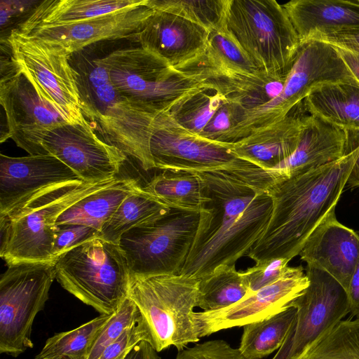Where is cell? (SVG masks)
Segmentation results:
<instances>
[{
    "instance_id": "cell-1",
    "label": "cell",
    "mask_w": 359,
    "mask_h": 359,
    "mask_svg": "<svg viewBox=\"0 0 359 359\" xmlns=\"http://www.w3.org/2000/svg\"><path fill=\"white\" fill-rule=\"evenodd\" d=\"M209 200L180 274L201 279L219 266H234L265 229L272 212L267 191L222 170L198 172Z\"/></svg>"
},
{
    "instance_id": "cell-2",
    "label": "cell",
    "mask_w": 359,
    "mask_h": 359,
    "mask_svg": "<svg viewBox=\"0 0 359 359\" xmlns=\"http://www.w3.org/2000/svg\"><path fill=\"white\" fill-rule=\"evenodd\" d=\"M359 156V145L341 158L273 184L269 221L247 256L256 263L299 255L307 239L332 212Z\"/></svg>"
},
{
    "instance_id": "cell-3",
    "label": "cell",
    "mask_w": 359,
    "mask_h": 359,
    "mask_svg": "<svg viewBox=\"0 0 359 359\" xmlns=\"http://www.w3.org/2000/svg\"><path fill=\"white\" fill-rule=\"evenodd\" d=\"M95 50L93 44L69 55L83 115L106 142L135 159L145 171L154 169L149 146L156 117L118 91Z\"/></svg>"
},
{
    "instance_id": "cell-4",
    "label": "cell",
    "mask_w": 359,
    "mask_h": 359,
    "mask_svg": "<svg viewBox=\"0 0 359 359\" xmlns=\"http://www.w3.org/2000/svg\"><path fill=\"white\" fill-rule=\"evenodd\" d=\"M61 286L100 314H114L128 297L131 273L118 243L88 240L54 260Z\"/></svg>"
},
{
    "instance_id": "cell-5",
    "label": "cell",
    "mask_w": 359,
    "mask_h": 359,
    "mask_svg": "<svg viewBox=\"0 0 359 359\" xmlns=\"http://www.w3.org/2000/svg\"><path fill=\"white\" fill-rule=\"evenodd\" d=\"M102 60L118 91L154 117L170 111L183 99L209 89L198 76L175 69L141 46L113 50Z\"/></svg>"
},
{
    "instance_id": "cell-6",
    "label": "cell",
    "mask_w": 359,
    "mask_h": 359,
    "mask_svg": "<svg viewBox=\"0 0 359 359\" xmlns=\"http://www.w3.org/2000/svg\"><path fill=\"white\" fill-rule=\"evenodd\" d=\"M199 279L185 275H131L128 297L149 329L150 344L158 353L177 351L200 340L194 321Z\"/></svg>"
},
{
    "instance_id": "cell-7",
    "label": "cell",
    "mask_w": 359,
    "mask_h": 359,
    "mask_svg": "<svg viewBox=\"0 0 359 359\" xmlns=\"http://www.w3.org/2000/svg\"><path fill=\"white\" fill-rule=\"evenodd\" d=\"M226 27L259 71L286 78L300 40L283 5L275 0H229Z\"/></svg>"
},
{
    "instance_id": "cell-8",
    "label": "cell",
    "mask_w": 359,
    "mask_h": 359,
    "mask_svg": "<svg viewBox=\"0 0 359 359\" xmlns=\"http://www.w3.org/2000/svg\"><path fill=\"white\" fill-rule=\"evenodd\" d=\"M339 82L358 86L334 47L313 39L300 41L280 93L268 102L248 110L243 121L229 135L227 142H236L282 119L313 88Z\"/></svg>"
},
{
    "instance_id": "cell-9",
    "label": "cell",
    "mask_w": 359,
    "mask_h": 359,
    "mask_svg": "<svg viewBox=\"0 0 359 359\" xmlns=\"http://www.w3.org/2000/svg\"><path fill=\"white\" fill-rule=\"evenodd\" d=\"M116 179L67 184L37 198L11 217L1 219V258L8 265L22 262L53 261L56 223L60 215Z\"/></svg>"
},
{
    "instance_id": "cell-10",
    "label": "cell",
    "mask_w": 359,
    "mask_h": 359,
    "mask_svg": "<svg viewBox=\"0 0 359 359\" xmlns=\"http://www.w3.org/2000/svg\"><path fill=\"white\" fill-rule=\"evenodd\" d=\"M55 278L54 261L8 265L0 279L1 353L16 358L33 347V323Z\"/></svg>"
},
{
    "instance_id": "cell-11",
    "label": "cell",
    "mask_w": 359,
    "mask_h": 359,
    "mask_svg": "<svg viewBox=\"0 0 359 359\" xmlns=\"http://www.w3.org/2000/svg\"><path fill=\"white\" fill-rule=\"evenodd\" d=\"M199 222V212L171 208L153 224L126 232L118 245L131 275H179L186 263Z\"/></svg>"
},
{
    "instance_id": "cell-12",
    "label": "cell",
    "mask_w": 359,
    "mask_h": 359,
    "mask_svg": "<svg viewBox=\"0 0 359 359\" xmlns=\"http://www.w3.org/2000/svg\"><path fill=\"white\" fill-rule=\"evenodd\" d=\"M11 56L39 95L71 123L88 121L69 53L57 44L13 29L6 39Z\"/></svg>"
},
{
    "instance_id": "cell-13",
    "label": "cell",
    "mask_w": 359,
    "mask_h": 359,
    "mask_svg": "<svg viewBox=\"0 0 359 359\" xmlns=\"http://www.w3.org/2000/svg\"><path fill=\"white\" fill-rule=\"evenodd\" d=\"M0 103L6 116V139L29 155L41 154L48 132L71 123L39 95L11 56L1 60Z\"/></svg>"
},
{
    "instance_id": "cell-14",
    "label": "cell",
    "mask_w": 359,
    "mask_h": 359,
    "mask_svg": "<svg viewBox=\"0 0 359 359\" xmlns=\"http://www.w3.org/2000/svg\"><path fill=\"white\" fill-rule=\"evenodd\" d=\"M152 129L149 147L154 168L233 173L248 162L233 154L230 142L212 141L189 132L169 111L155 118Z\"/></svg>"
},
{
    "instance_id": "cell-15",
    "label": "cell",
    "mask_w": 359,
    "mask_h": 359,
    "mask_svg": "<svg viewBox=\"0 0 359 359\" xmlns=\"http://www.w3.org/2000/svg\"><path fill=\"white\" fill-rule=\"evenodd\" d=\"M309 284L289 305L297 309L294 323L273 359H295L321 333L348 314L346 290L327 273L306 266Z\"/></svg>"
},
{
    "instance_id": "cell-16",
    "label": "cell",
    "mask_w": 359,
    "mask_h": 359,
    "mask_svg": "<svg viewBox=\"0 0 359 359\" xmlns=\"http://www.w3.org/2000/svg\"><path fill=\"white\" fill-rule=\"evenodd\" d=\"M83 181L51 154L0 155V220L11 217L37 198Z\"/></svg>"
},
{
    "instance_id": "cell-17",
    "label": "cell",
    "mask_w": 359,
    "mask_h": 359,
    "mask_svg": "<svg viewBox=\"0 0 359 359\" xmlns=\"http://www.w3.org/2000/svg\"><path fill=\"white\" fill-rule=\"evenodd\" d=\"M41 154L53 155L90 183L116 179L127 159L120 149L100 138L88 121L67 123L48 132Z\"/></svg>"
},
{
    "instance_id": "cell-18",
    "label": "cell",
    "mask_w": 359,
    "mask_h": 359,
    "mask_svg": "<svg viewBox=\"0 0 359 359\" xmlns=\"http://www.w3.org/2000/svg\"><path fill=\"white\" fill-rule=\"evenodd\" d=\"M309 284L302 266L290 271L274 283L264 287L238 302L217 311L194 312L198 337L220 330L264 320L289 307Z\"/></svg>"
},
{
    "instance_id": "cell-19",
    "label": "cell",
    "mask_w": 359,
    "mask_h": 359,
    "mask_svg": "<svg viewBox=\"0 0 359 359\" xmlns=\"http://www.w3.org/2000/svg\"><path fill=\"white\" fill-rule=\"evenodd\" d=\"M154 10L145 4L76 23L43 25L18 30L21 33L57 44L69 53L107 40H134Z\"/></svg>"
},
{
    "instance_id": "cell-20",
    "label": "cell",
    "mask_w": 359,
    "mask_h": 359,
    "mask_svg": "<svg viewBox=\"0 0 359 359\" xmlns=\"http://www.w3.org/2000/svg\"><path fill=\"white\" fill-rule=\"evenodd\" d=\"M210 31L175 14L154 10L135 41L180 70L205 52Z\"/></svg>"
},
{
    "instance_id": "cell-21",
    "label": "cell",
    "mask_w": 359,
    "mask_h": 359,
    "mask_svg": "<svg viewBox=\"0 0 359 359\" xmlns=\"http://www.w3.org/2000/svg\"><path fill=\"white\" fill-rule=\"evenodd\" d=\"M299 255L346 292L359 257V233L341 224L334 211L312 232Z\"/></svg>"
},
{
    "instance_id": "cell-22",
    "label": "cell",
    "mask_w": 359,
    "mask_h": 359,
    "mask_svg": "<svg viewBox=\"0 0 359 359\" xmlns=\"http://www.w3.org/2000/svg\"><path fill=\"white\" fill-rule=\"evenodd\" d=\"M350 151L348 132L308 114L295 151L266 171L274 184L337 161Z\"/></svg>"
},
{
    "instance_id": "cell-23",
    "label": "cell",
    "mask_w": 359,
    "mask_h": 359,
    "mask_svg": "<svg viewBox=\"0 0 359 359\" xmlns=\"http://www.w3.org/2000/svg\"><path fill=\"white\" fill-rule=\"evenodd\" d=\"M308 114L302 102L282 119L230 142L231 150L237 158L270 170L295 151Z\"/></svg>"
},
{
    "instance_id": "cell-24",
    "label": "cell",
    "mask_w": 359,
    "mask_h": 359,
    "mask_svg": "<svg viewBox=\"0 0 359 359\" xmlns=\"http://www.w3.org/2000/svg\"><path fill=\"white\" fill-rule=\"evenodd\" d=\"M180 71L198 76L205 86L235 101L250 110L262 105L281 91L285 79L271 76L263 72L245 74L223 72L191 63Z\"/></svg>"
},
{
    "instance_id": "cell-25",
    "label": "cell",
    "mask_w": 359,
    "mask_h": 359,
    "mask_svg": "<svg viewBox=\"0 0 359 359\" xmlns=\"http://www.w3.org/2000/svg\"><path fill=\"white\" fill-rule=\"evenodd\" d=\"M283 6L300 41L317 34L359 27V1L292 0Z\"/></svg>"
},
{
    "instance_id": "cell-26",
    "label": "cell",
    "mask_w": 359,
    "mask_h": 359,
    "mask_svg": "<svg viewBox=\"0 0 359 359\" xmlns=\"http://www.w3.org/2000/svg\"><path fill=\"white\" fill-rule=\"evenodd\" d=\"M147 1V0H46L39 2L17 29L76 23L143 5Z\"/></svg>"
},
{
    "instance_id": "cell-27",
    "label": "cell",
    "mask_w": 359,
    "mask_h": 359,
    "mask_svg": "<svg viewBox=\"0 0 359 359\" xmlns=\"http://www.w3.org/2000/svg\"><path fill=\"white\" fill-rule=\"evenodd\" d=\"M306 112L348 133L359 132V86L330 83L313 88L303 100Z\"/></svg>"
},
{
    "instance_id": "cell-28",
    "label": "cell",
    "mask_w": 359,
    "mask_h": 359,
    "mask_svg": "<svg viewBox=\"0 0 359 359\" xmlns=\"http://www.w3.org/2000/svg\"><path fill=\"white\" fill-rule=\"evenodd\" d=\"M140 187L133 178L117 177L111 184L67 208L58 217L56 224H82L100 232L121 203Z\"/></svg>"
},
{
    "instance_id": "cell-29",
    "label": "cell",
    "mask_w": 359,
    "mask_h": 359,
    "mask_svg": "<svg viewBox=\"0 0 359 359\" xmlns=\"http://www.w3.org/2000/svg\"><path fill=\"white\" fill-rule=\"evenodd\" d=\"M142 189L174 209L200 212L209 200L204 180L194 172L163 170Z\"/></svg>"
},
{
    "instance_id": "cell-30",
    "label": "cell",
    "mask_w": 359,
    "mask_h": 359,
    "mask_svg": "<svg viewBox=\"0 0 359 359\" xmlns=\"http://www.w3.org/2000/svg\"><path fill=\"white\" fill-rule=\"evenodd\" d=\"M170 208L144 191L140 186L118 206L100 231V237L118 243L127 231L154 224L167 215Z\"/></svg>"
},
{
    "instance_id": "cell-31",
    "label": "cell",
    "mask_w": 359,
    "mask_h": 359,
    "mask_svg": "<svg viewBox=\"0 0 359 359\" xmlns=\"http://www.w3.org/2000/svg\"><path fill=\"white\" fill-rule=\"evenodd\" d=\"M297 316L289 306L267 318L243 326L238 349L246 359H262L284 344Z\"/></svg>"
},
{
    "instance_id": "cell-32",
    "label": "cell",
    "mask_w": 359,
    "mask_h": 359,
    "mask_svg": "<svg viewBox=\"0 0 359 359\" xmlns=\"http://www.w3.org/2000/svg\"><path fill=\"white\" fill-rule=\"evenodd\" d=\"M197 307L212 311L229 307L250 294L243 271L222 265L199 279Z\"/></svg>"
},
{
    "instance_id": "cell-33",
    "label": "cell",
    "mask_w": 359,
    "mask_h": 359,
    "mask_svg": "<svg viewBox=\"0 0 359 359\" xmlns=\"http://www.w3.org/2000/svg\"><path fill=\"white\" fill-rule=\"evenodd\" d=\"M295 359H359V318H344L330 326Z\"/></svg>"
},
{
    "instance_id": "cell-34",
    "label": "cell",
    "mask_w": 359,
    "mask_h": 359,
    "mask_svg": "<svg viewBox=\"0 0 359 359\" xmlns=\"http://www.w3.org/2000/svg\"><path fill=\"white\" fill-rule=\"evenodd\" d=\"M191 63L219 71L245 74L261 72L228 29L226 24L210 32L205 52Z\"/></svg>"
},
{
    "instance_id": "cell-35",
    "label": "cell",
    "mask_w": 359,
    "mask_h": 359,
    "mask_svg": "<svg viewBox=\"0 0 359 359\" xmlns=\"http://www.w3.org/2000/svg\"><path fill=\"white\" fill-rule=\"evenodd\" d=\"M113 314H100L78 327L48 338L34 359H87L92 346Z\"/></svg>"
},
{
    "instance_id": "cell-36",
    "label": "cell",
    "mask_w": 359,
    "mask_h": 359,
    "mask_svg": "<svg viewBox=\"0 0 359 359\" xmlns=\"http://www.w3.org/2000/svg\"><path fill=\"white\" fill-rule=\"evenodd\" d=\"M229 0H147L156 11L170 13L210 32L226 24Z\"/></svg>"
},
{
    "instance_id": "cell-37",
    "label": "cell",
    "mask_w": 359,
    "mask_h": 359,
    "mask_svg": "<svg viewBox=\"0 0 359 359\" xmlns=\"http://www.w3.org/2000/svg\"><path fill=\"white\" fill-rule=\"evenodd\" d=\"M226 100L213 90L203 89L179 102L169 113L181 127L200 135Z\"/></svg>"
},
{
    "instance_id": "cell-38",
    "label": "cell",
    "mask_w": 359,
    "mask_h": 359,
    "mask_svg": "<svg viewBox=\"0 0 359 359\" xmlns=\"http://www.w3.org/2000/svg\"><path fill=\"white\" fill-rule=\"evenodd\" d=\"M141 316L135 303L126 298L96 337L87 359H98L102 351L115 341Z\"/></svg>"
},
{
    "instance_id": "cell-39",
    "label": "cell",
    "mask_w": 359,
    "mask_h": 359,
    "mask_svg": "<svg viewBox=\"0 0 359 359\" xmlns=\"http://www.w3.org/2000/svg\"><path fill=\"white\" fill-rule=\"evenodd\" d=\"M246 111L240 103L226 100L200 135L212 141L227 142L229 135L243 121Z\"/></svg>"
},
{
    "instance_id": "cell-40",
    "label": "cell",
    "mask_w": 359,
    "mask_h": 359,
    "mask_svg": "<svg viewBox=\"0 0 359 359\" xmlns=\"http://www.w3.org/2000/svg\"><path fill=\"white\" fill-rule=\"evenodd\" d=\"M290 261L287 258H273L257 262L252 267L243 271L250 293L270 285L285 276L291 269L288 266Z\"/></svg>"
},
{
    "instance_id": "cell-41",
    "label": "cell",
    "mask_w": 359,
    "mask_h": 359,
    "mask_svg": "<svg viewBox=\"0 0 359 359\" xmlns=\"http://www.w3.org/2000/svg\"><path fill=\"white\" fill-rule=\"evenodd\" d=\"M144 341L150 344L151 337L141 316L136 323L102 351L98 359H126L133 348Z\"/></svg>"
},
{
    "instance_id": "cell-42",
    "label": "cell",
    "mask_w": 359,
    "mask_h": 359,
    "mask_svg": "<svg viewBox=\"0 0 359 359\" xmlns=\"http://www.w3.org/2000/svg\"><path fill=\"white\" fill-rule=\"evenodd\" d=\"M175 359H246L238 348L232 347L223 339L196 343L179 351Z\"/></svg>"
},
{
    "instance_id": "cell-43",
    "label": "cell",
    "mask_w": 359,
    "mask_h": 359,
    "mask_svg": "<svg viewBox=\"0 0 359 359\" xmlns=\"http://www.w3.org/2000/svg\"><path fill=\"white\" fill-rule=\"evenodd\" d=\"M99 236H100L99 231L86 225L76 224L57 225L53 245V261L72 248Z\"/></svg>"
},
{
    "instance_id": "cell-44",
    "label": "cell",
    "mask_w": 359,
    "mask_h": 359,
    "mask_svg": "<svg viewBox=\"0 0 359 359\" xmlns=\"http://www.w3.org/2000/svg\"><path fill=\"white\" fill-rule=\"evenodd\" d=\"M310 39L326 42L332 46L341 47L349 50L359 52V27L317 34Z\"/></svg>"
},
{
    "instance_id": "cell-45",
    "label": "cell",
    "mask_w": 359,
    "mask_h": 359,
    "mask_svg": "<svg viewBox=\"0 0 359 359\" xmlns=\"http://www.w3.org/2000/svg\"><path fill=\"white\" fill-rule=\"evenodd\" d=\"M40 1L1 0V31L12 21L29 10L33 11Z\"/></svg>"
},
{
    "instance_id": "cell-46",
    "label": "cell",
    "mask_w": 359,
    "mask_h": 359,
    "mask_svg": "<svg viewBox=\"0 0 359 359\" xmlns=\"http://www.w3.org/2000/svg\"><path fill=\"white\" fill-rule=\"evenodd\" d=\"M346 294L349 317L359 318V257L346 290Z\"/></svg>"
},
{
    "instance_id": "cell-47",
    "label": "cell",
    "mask_w": 359,
    "mask_h": 359,
    "mask_svg": "<svg viewBox=\"0 0 359 359\" xmlns=\"http://www.w3.org/2000/svg\"><path fill=\"white\" fill-rule=\"evenodd\" d=\"M334 47L359 86V52L349 50L338 46Z\"/></svg>"
},
{
    "instance_id": "cell-48",
    "label": "cell",
    "mask_w": 359,
    "mask_h": 359,
    "mask_svg": "<svg viewBox=\"0 0 359 359\" xmlns=\"http://www.w3.org/2000/svg\"><path fill=\"white\" fill-rule=\"evenodd\" d=\"M126 359H161L158 352L147 341L137 344Z\"/></svg>"
},
{
    "instance_id": "cell-49",
    "label": "cell",
    "mask_w": 359,
    "mask_h": 359,
    "mask_svg": "<svg viewBox=\"0 0 359 359\" xmlns=\"http://www.w3.org/2000/svg\"><path fill=\"white\" fill-rule=\"evenodd\" d=\"M346 184L349 187H359V156L348 175Z\"/></svg>"
}]
</instances>
